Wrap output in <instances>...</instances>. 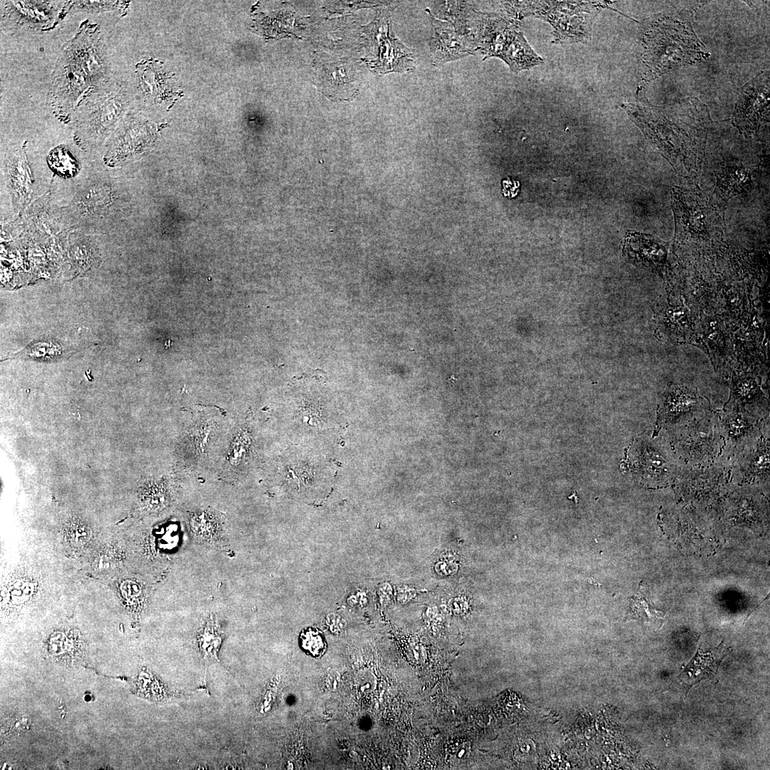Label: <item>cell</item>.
<instances>
[{
    "label": "cell",
    "instance_id": "19",
    "mask_svg": "<svg viewBox=\"0 0 770 770\" xmlns=\"http://www.w3.org/2000/svg\"><path fill=\"white\" fill-rule=\"evenodd\" d=\"M163 481H151L144 486L140 492V501L149 511L161 510L167 503L168 497Z\"/></svg>",
    "mask_w": 770,
    "mask_h": 770
},
{
    "label": "cell",
    "instance_id": "20",
    "mask_svg": "<svg viewBox=\"0 0 770 770\" xmlns=\"http://www.w3.org/2000/svg\"><path fill=\"white\" fill-rule=\"evenodd\" d=\"M191 527L197 535L215 537L219 529V523L213 514L202 511L193 514L191 517Z\"/></svg>",
    "mask_w": 770,
    "mask_h": 770
},
{
    "label": "cell",
    "instance_id": "16",
    "mask_svg": "<svg viewBox=\"0 0 770 770\" xmlns=\"http://www.w3.org/2000/svg\"><path fill=\"white\" fill-rule=\"evenodd\" d=\"M624 250L630 257L638 261L659 265L666 258L665 247L663 244L652 237L637 232H630L626 237Z\"/></svg>",
    "mask_w": 770,
    "mask_h": 770
},
{
    "label": "cell",
    "instance_id": "1",
    "mask_svg": "<svg viewBox=\"0 0 770 770\" xmlns=\"http://www.w3.org/2000/svg\"><path fill=\"white\" fill-rule=\"evenodd\" d=\"M108 73L99 26L86 20L64 45L55 64L49 91L53 114L66 123L71 120L80 101L108 80Z\"/></svg>",
    "mask_w": 770,
    "mask_h": 770
},
{
    "label": "cell",
    "instance_id": "8",
    "mask_svg": "<svg viewBox=\"0 0 770 770\" xmlns=\"http://www.w3.org/2000/svg\"><path fill=\"white\" fill-rule=\"evenodd\" d=\"M627 463L633 476L642 485L660 487L676 476V465L669 453L650 440H637L628 450Z\"/></svg>",
    "mask_w": 770,
    "mask_h": 770
},
{
    "label": "cell",
    "instance_id": "24",
    "mask_svg": "<svg viewBox=\"0 0 770 770\" xmlns=\"http://www.w3.org/2000/svg\"><path fill=\"white\" fill-rule=\"evenodd\" d=\"M32 582L20 580L14 584L11 587L10 595L14 604L21 603L25 601L27 596L33 592Z\"/></svg>",
    "mask_w": 770,
    "mask_h": 770
},
{
    "label": "cell",
    "instance_id": "22",
    "mask_svg": "<svg viewBox=\"0 0 770 770\" xmlns=\"http://www.w3.org/2000/svg\"><path fill=\"white\" fill-rule=\"evenodd\" d=\"M111 201V191L106 185H93L88 188L81 202L88 210H98L105 207Z\"/></svg>",
    "mask_w": 770,
    "mask_h": 770
},
{
    "label": "cell",
    "instance_id": "15",
    "mask_svg": "<svg viewBox=\"0 0 770 770\" xmlns=\"http://www.w3.org/2000/svg\"><path fill=\"white\" fill-rule=\"evenodd\" d=\"M756 83L755 78L751 83L747 84L749 87L746 86L744 87L745 89L743 90V95L740 97L734 113L735 122L738 124V127L746 132L755 130L752 120V110H755L761 119L762 106L768 107V86L763 89L756 88Z\"/></svg>",
    "mask_w": 770,
    "mask_h": 770
},
{
    "label": "cell",
    "instance_id": "11",
    "mask_svg": "<svg viewBox=\"0 0 770 770\" xmlns=\"http://www.w3.org/2000/svg\"><path fill=\"white\" fill-rule=\"evenodd\" d=\"M4 3V16L12 24L21 27L47 31L63 18L59 2L7 1Z\"/></svg>",
    "mask_w": 770,
    "mask_h": 770
},
{
    "label": "cell",
    "instance_id": "29",
    "mask_svg": "<svg viewBox=\"0 0 770 770\" xmlns=\"http://www.w3.org/2000/svg\"><path fill=\"white\" fill-rule=\"evenodd\" d=\"M467 605L466 600L457 597L451 602L450 608L455 613H462L467 609Z\"/></svg>",
    "mask_w": 770,
    "mask_h": 770
},
{
    "label": "cell",
    "instance_id": "10",
    "mask_svg": "<svg viewBox=\"0 0 770 770\" xmlns=\"http://www.w3.org/2000/svg\"><path fill=\"white\" fill-rule=\"evenodd\" d=\"M433 28L430 50L435 63L448 61L473 55L476 51L473 41L458 31L450 21L437 19L427 9Z\"/></svg>",
    "mask_w": 770,
    "mask_h": 770
},
{
    "label": "cell",
    "instance_id": "9",
    "mask_svg": "<svg viewBox=\"0 0 770 770\" xmlns=\"http://www.w3.org/2000/svg\"><path fill=\"white\" fill-rule=\"evenodd\" d=\"M709 408L707 401L696 389L679 384H671L661 396L657 409V428L666 425L689 421L701 416Z\"/></svg>",
    "mask_w": 770,
    "mask_h": 770
},
{
    "label": "cell",
    "instance_id": "4",
    "mask_svg": "<svg viewBox=\"0 0 770 770\" xmlns=\"http://www.w3.org/2000/svg\"><path fill=\"white\" fill-rule=\"evenodd\" d=\"M607 4L600 1H502L505 14L515 19L533 16L550 24L552 42L559 45L589 42L594 20Z\"/></svg>",
    "mask_w": 770,
    "mask_h": 770
},
{
    "label": "cell",
    "instance_id": "3",
    "mask_svg": "<svg viewBox=\"0 0 770 770\" xmlns=\"http://www.w3.org/2000/svg\"><path fill=\"white\" fill-rule=\"evenodd\" d=\"M664 16L651 19L642 35V62L645 85L657 76L678 64L694 62L704 57V47L695 36L689 21Z\"/></svg>",
    "mask_w": 770,
    "mask_h": 770
},
{
    "label": "cell",
    "instance_id": "2",
    "mask_svg": "<svg viewBox=\"0 0 770 770\" xmlns=\"http://www.w3.org/2000/svg\"><path fill=\"white\" fill-rule=\"evenodd\" d=\"M466 34L483 60L498 57L511 72L518 73L543 63L520 29V21L507 14L481 12L468 8L464 17Z\"/></svg>",
    "mask_w": 770,
    "mask_h": 770
},
{
    "label": "cell",
    "instance_id": "23",
    "mask_svg": "<svg viewBox=\"0 0 770 770\" xmlns=\"http://www.w3.org/2000/svg\"><path fill=\"white\" fill-rule=\"evenodd\" d=\"M302 648L315 657L322 656L326 650V642L322 633L316 629L309 628L300 635Z\"/></svg>",
    "mask_w": 770,
    "mask_h": 770
},
{
    "label": "cell",
    "instance_id": "28",
    "mask_svg": "<svg viewBox=\"0 0 770 770\" xmlns=\"http://www.w3.org/2000/svg\"><path fill=\"white\" fill-rule=\"evenodd\" d=\"M469 752L470 745L468 743H462L452 749L451 754L456 759L463 760L468 756Z\"/></svg>",
    "mask_w": 770,
    "mask_h": 770
},
{
    "label": "cell",
    "instance_id": "6",
    "mask_svg": "<svg viewBox=\"0 0 770 770\" xmlns=\"http://www.w3.org/2000/svg\"><path fill=\"white\" fill-rule=\"evenodd\" d=\"M672 205L675 220V244L694 247L714 245L722 240L723 221L719 212L706 199L674 188Z\"/></svg>",
    "mask_w": 770,
    "mask_h": 770
},
{
    "label": "cell",
    "instance_id": "7",
    "mask_svg": "<svg viewBox=\"0 0 770 770\" xmlns=\"http://www.w3.org/2000/svg\"><path fill=\"white\" fill-rule=\"evenodd\" d=\"M717 419L704 414L677 427L672 434L671 446L682 460L704 465L714 460L724 445Z\"/></svg>",
    "mask_w": 770,
    "mask_h": 770
},
{
    "label": "cell",
    "instance_id": "17",
    "mask_svg": "<svg viewBox=\"0 0 770 770\" xmlns=\"http://www.w3.org/2000/svg\"><path fill=\"white\" fill-rule=\"evenodd\" d=\"M222 637L221 631L212 617L209 618L198 632L197 642L205 664L220 662L218 653Z\"/></svg>",
    "mask_w": 770,
    "mask_h": 770
},
{
    "label": "cell",
    "instance_id": "21",
    "mask_svg": "<svg viewBox=\"0 0 770 770\" xmlns=\"http://www.w3.org/2000/svg\"><path fill=\"white\" fill-rule=\"evenodd\" d=\"M66 540L75 547L86 545L91 538L89 526L78 518L72 519L65 528Z\"/></svg>",
    "mask_w": 770,
    "mask_h": 770
},
{
    "label": "cell",
    "instance_id": "12",
    "mask_svg": "<svg viewBox=\"0 0 770 770\" xmlns=\"http://www.w3.org/2000/svg\"><path fill=\"white\" fill-rule=\"evenodd\" d=\"M722 435L734 446L744 448L759 431V419L743 407L727 408L719 421Z\"/></svg>",
    "mask_w": 770,
    "mask_h": 770
},
{
    "label": "cell",
    "instance_id": "14",
    "mask_svg": "<svg viewBox=\"0 0 770 770\" xmlns=\"http://www.w3.org/2000/svg\"><path fill=\"white\" fill-rule=\"evenodd\" d=\"M730 652L731 649L723 642L716 648L706 652L699 649L695 656L680 673L679 679L689 688L702 680L711 679L716 675L719 664Z\"/></svg>",
    "mask_w": 770,
    "mask_h": 770
},
{
    "label": "cell",
    "instance_id": "25",
    "mask_svg": "<svg viewBox=\"0 0 770 770\" xmlns=\"http://www.w3.org/2000/svg\"><path fill=\"white\" fill-rule=\"evenodd\" d=\"M138 585L130 580L123 582L120 590L123 597L131 603L135 602L141 594Z\"/></svg>",
    "mask_w": 770,
    "mask_h": 770
},
{
    "label": "cell",
    "instance_id": "27",
    "mask_svg": "<svg viewBox=\"0 0 770 770\" xmlns=\"http://www.w3.org/2000/svg\"><path fill=\"white\" fill-rule=\"evenodd\" d=\"M503 194L510 198L515 197L518 192L520 183L515 180H503Z\"/></svg>",
    "mask_w": 770,
    "mask_h": 770
},
{
    "label": "cell",
    "instance_id": "5",
    "mask_svg": "<svg viewBox=\"0 0 770 770\" xmlns=\"http://www.w3.org/2000/svg\"><path fill=\"white\" fill-rule=\"evenodd\" d=\"M128 106L126 92L120 83L109 78L78 103L72 117L75 140L82 148L101 145L114 130Z\"/></svg>",
    "mask_w": 770,
    "mask_h": 770
},
{
    "label": "cell",
    "instance_id": "18",
    "mask_svg": "<svg viewBox=\"0 0 770 770\" xmlns=\"http://www.w3.org/2000/svg\"><path fill=\"white\" fill-rule=\"evenodd\" d=\"M761 391L754 378L747 376L732 381L731 395L726 407H743L761 398Z\"/></svg>",
    "mask_w": 770,
    "mask_h": 770
},
{
    "label": "cell",
    "instance_id": "13",
    "mask_svg": "<svg viewBox=\"0 0 770 770\" xmlns=\"http://www.w3.org/2000/svg\"><path fill=\"white\" fill-rule=\"evenodd\" d=\"M738 459L736 475L745 482L768 480L769 476V443L760 436L751 442Z\"/></svg>",
    "mask_w": 770,
    "mask_h": 770
},
{
    "label": "cell",
    "instance_id": "26",
    "mask_svg": "<svg viewBox=\"0 0 770 770\" xmlns=\"http://www.w3.org/2000/svg\"><path fill=\"white\" fill-rule=\"evenodd\" d=\"M113 560L112 552L106 551L98 555L94 565L98 570H106L112 567Z\"/></svg>",
    "mask_w": 770,
    "mask_h": 770
}]
</instances>
